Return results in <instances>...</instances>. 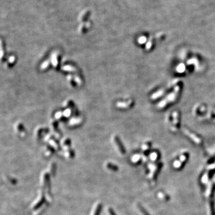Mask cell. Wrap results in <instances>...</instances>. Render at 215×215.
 Returning <instances> with one entry per match:
<instances>
[{
  "label": "cell",
  "instance_id": "cell-1",
  "mask_svg": "<svg viewBox=\"0 0 215 215\" xmlns=\"http://www.w3.org/2000/svg\"><path fill=\"white\" fill-rule=\"evenodd\" d=\"M41 184L46 192V198L48 199V203L52 201V196L50 192V175L48 172H44L41 176Z\"/></svg>",
  "mask_w": 215,
  "mask_h": 215
},
{
  "label": "cell",
  "instance_id": "cell-2",
  "mask_svg": "<svg viewBox=\"0 0 215 215\" xmlns=\"http://www.w3.org/2000/svg\"><path fill=\"white\" fill-rule=\"evenodd\" d=\"M112 142H113V143L114 145V146L115 147L116 151L119 152L120 155H124L125 154V149L122 142H121V141L117 136H114L113 138H112Z\"/></svg>",
  "mask_w": 215,
  "mask_h": 215
},
{
  "label": "cell",
  "instance_id": "cell-3",
  "mask_svg": "<svg viewBox=\"0 0 215 215\" xmlns=\"http://www.w3.org/2000/svg\"><path fill=\"white\" fill-rule=\"evenodd\" d=\"M45 195L44 191H41L39 192V195H38V198H37V200H35V201L34 202V203L32 205V208L34 209H38V208H39L40 207H41L45 203Z\"/></svg>",
  "mask_w": 215,
  "mask_h": 215
},
{
  "label": "cell",
  "instance_id": "cell-4",
  "mask_svg": "<svg viewBox=\"0 0 215 215\" xmlns=\"http://www.w3.org/2000/svg\"><path fill=\"white\" fill-rule=\"evenodd\" d=\"M179 92V88L178 87H176V89H175V92H173V93H171V94H170L169 96H167V98L166 99H165L163 101L160 102V103L158 104V107L160 108H162L164 107L167 103H169V102H171V101H173V100L175 99V98L176 96V93H177V92Z\"/></svg>",
  "mask_w": 215,
  "mask_h": 215
},
{
  "label": "cell",
  "instance_id": "cell-5",
  "mask_svg": "<svg viewBox=\"0 0 215 215\" xmlns=\"http://www.w3.org/2000/svg\"><path fill=\"white\" fill-rule=\"evenodd\" d=\"M50 126L51 129H52V131H53L54 135L57 138H59L61 136V134H60L59 131L58 130V123H57V120H56V119H52L50 121Z\"/></svg>",
  "mask_w": 215,
  "mask_h": 215
},
{
  "label": "cell",
  "instance_id": "cell-6",
  "mask_svg": "<svg viewBox=\"0 0 215 215\" xmlns=\"http://www.w3.org/2000/svg\"><path fill=\"white\" fill-rule=\"evenodd\" d=\"M133 104V102L131 100H128V101L127 102L119 101L116 103V106L118 108L124 109H128L130 108Z\"/></svg>",
  "mask_w": 215,
  "mask_h": 215
},
{
  "label": "cell",
  "instance_id": "cell-7",
  "mask_svg": "<svg viewBox=\"0 0 215 215\" xmlns=\"http://www.w3.org/2000/svg\"><path fill=\"white\" fill-rule=\"evenodd\" d=\"M83 120L81 117H74L72 118L71 120L69 121L68 124L70 126H76V125H80L82 123Z\"/></svg>",
  "mask_w": 215,
  "mask_h": 215
},
{
  "label": "cell",
  "instance_id": "cell-8",
  "mask_svg": "<svg viewBox=\"0 0 215 215\" xmlns=\"http://www.w3.org/2000/svg\"><path fill=\"white\" fill-rule=\"evenodd\" d=\"M51 63L54 68H57L59 65V56L57 52H54L51 55Z\"/></svg>",
  "mask_w": 215,
  "mask_h": 215
},
{
  "label": "cell",
  "instance_id": "cell-9",
  "mask_svg": "<svg viewBox=\"0 0 215 215\" xmlns=\"http://www.w3.org/2000/svg\"><path fill=\"white\" fill-rule=\"evenodd\" d=\"M102 209V204L100 203H98L95 204L92 210L91 215H100Z\"/></svg>",
  "mask_w": 215,
  "mask_h": 215
},
{
  "label": "cell",
  "instance_id": "cell-10",
  "mask_svg": "<svg viewBox=\"0 0 215 215\" xmlns=\"http://www.w3.org/2000/svg\"><path fill=\"white\" fill-rule=\"evenodd\" d=\"M55 149L52 148L50 145H47L44 148V155L46 157L50 158L54 153Z\"/></svg>",
  "mask_w": 215,
  "mask_h": 215
},
{
  "label": "cell",
  "instance_id": "cell-11",
  "mask_svg": "<svg viewBox=\"0 0 215 215\" xmlns=\"http://www.w3.org/2000/svg\"><path fill=\"white\" fill-rule=\"evenodd\" d=\"M62 69L63 71L68 72H77V69L75 66H72L71 65H64L62 67Z\"/></svg>",
  "mask_w": 215,
  "mask_h": 215
},
{
  "label": "cell",
  "instance_id": "cell-12",
  "mask_svg": "<svg viewBox=\"0 0 215 215\" xmlns=\"http://www.w3.org/2000/svg\"><path fill=\"white\" fill-rule=\"evenodd\" d=\"M64 154H65V157H66V158L69 160L73 159L74 157H75V153H74V151L71 148L65 149Z\"/></svg>",
  "mask_w": 215,
  "mask_h": 215
},
{
  "label": "cell",
  "instance_id": "cell-13",
  "mask_svg": "<svg viewBox=\"0 0 215 215\" xmlns=\"http://www.w3.org/2000/svg\"><path fill=\"white\" fill-rule=\"evenodd\" d=\"M71 141L70 140V139L69 138H65V139H63L61 141V146H62V148H63L64 150L68 148H71Z\"/></svg>",
  "mask_w": 215,
  "mask_h": 215
},
{
  "label": "cell",
  "instance_id": "cell-14",
  "mask_svg": "<svg viewBox=\"0 0 215 215\" xmlns=\"http://www.w3.org/2000/svg\"><path fill=\"white\" fill-rule=\"evenodd\" d=\"M66 80L68 81V83L69 85V86L72 88H75L76 87V86L77 85L76 82H75V80H74V76L72 75H68L66 77Z\"/></svg>",
  "mask_w": 215,
  "mask_h": 215
},
{
  "label": "cell",
  "instance_id": "cell-15",
  "mask_svg": "<svg viewBox=\"0 0 215 215\" xmlns=\"http://www.w3.org/2000/svg\"><path fill=\"white\" fill-rule=\"evenodd\" d=\"M48 143L49 145H50L52 148H54L55 150H59L60 149V145L58 142L56 141V140L52 137L49 140H48Z\"/></svg>",
  "mask_w": 215,
  "mask_h": 215
},
{
  "label": "cell",
  "instance_id": "cell-16",
  "mask_svg": "<svg viewBox=\"0 0 215 215\" xmlns=\"http://www.w3.org/2000/svg\"><path fill=\"white\" fill-rule=\"evenodd\" d=\"M56 165L54 162H52L48 166V173L50 176H54L56 174Z\"/></svg>",
  "mask_w": 215,
  "mask_h": 215
},
{
  "label": "cell",
  "instance_id": "cell-17",
  "mask_svg": "<svg viewBox=\"0 0 215 215\" xmlns=\"http://www.w3.org/2000/svg\"><path fill=\"white\" fill-rule=\"evenodd\" d=\"M106 168H107L108 170L112 171H116L118 170V167L116 165L110 162H107V163L106 164Z\"/></svg>",
  "mask_w": 215,
  "mask_h": 215
},
{
  "label": "cell",
  "instance_id": "cell-18",
  "mask_svg": "<svg viewBox=\"0 0 215 215\" xmlns=\"http://www.w3.org/2000/svg\"><path fill=\"white\" fill-rule=\"evenodd\" d=\"M48 206V203H45L41 207H40L39 208H38V209H37V212L35 213V215H41L43 214V213L44 212V211L47 209Z\"/></svg>",
  "mask_w": 215,
  "mask_h": 215
},
{
  "label": "cell",
  "instance_id": "cell-19",
  "mask_svg": "<svg viewBox=\"0 0 215 215\" xmlns=\"http://www.w3.org/2000/svg\"><path fill=\"white\" fill-rule=\"evenodd\" d=\"M63 106L65 107H66V108L73 109L74 108V107H75V105H74L73 101L71 100H65L64 102Z\"/></svg>",
  "mask_w": 215,
  "mask_h": 215
},
{
  "label": "cell",
  "instance_id": "cell-20",
  "mask_svg": "<svg viewBox=\"0 0 215 215\" xmlns=\"http://www.w3.org/2000/svg\"><path fill=\"white\" fill-rule=\"evenodd\" d=\"M51 63L50 59H47L46 61H44L41 65V70H46L49 67L50 64Z\"/></svg>",
  "mask_w": 215,
  "mask_h": 215
},
{
  "label": "cell",
  "instance_id": "cell-21",
  "mask_svg": "<svg viewBox=\"0 0 215 215\" xmlns=\"http://www.w3.org/2000/svg\"><path fill=\"white\" fill-rule=\"evenodd\" d=\"M73 76H74V80H75V82H76L77 85L81 86V85H83V80H82L81 78L80 77V75H78V74H74Z\"/></svg>",
  "mask_w": 215,
  "mask_h": 215
},
{
  "label": "cell",
  "instance_id": "cell-22",
  "mask_svg": "<svg viewBox=\"0 0 215 215\" xmlns=\"http://www.w3.org/2000/svg\"><path fill=\"white\" fill-rule=\"evenodd\" d=\"M47 132V129H45V128H41V129H39L38 130H37V133H36V136L38 138H39L41 136H42V133H46Z\"/></svg>",
  "mask_w": 215,
  "mask_h": 215
},
{
  "label": "cell",
  "instance_id": "cell-23",
  "mask_svg": "<svg viewBox=\"0 0 215 215\" xmlns=\"http://www.w3.org/2000/svg\"><path fill=\"white\" fill-rule=\"evenodd\" d=\"M140 160V156L138 154H135L131 158V161L132 163L136 164L138 163Z\"/></svg>",
  "mask_w": 215,
  "mask_h": 215
},
{
  "label": "cell",
  "instance_id": "cell-24",
  "mask_svg": "<svg viewBox=\"0 0 215 215\" xmlns=\"http://www.w3.org/2000/svg\"><path fill=\"white\" fill-rule=\"evenodd\" d=\"M72 113V109L69 108H66V109L64 111H63V116L65 117H69L71 115Z\"/></svg>",
  "mask_w": 215,
  "mask_h": 215
},
{
  "label": "cell",
  "instance_id": "cell-25",
  "mask_svg": "<svg viewBox=\"0 0 215 215\" xmlns=\"http://www.w3.org/2000/svg\"><path fill=\"white\" fill-rule=\"evenodd\" d=\"M63 116V112L62 111H57V112H56L55 114V119L56 120H60V119L62 118V116Z\"/></svg>",
  "mask_w": 215,
  "mask_h": 215
},
{
  "label": "cell",
  "instance_id": "cell-26",
  "mask_svg": "<svg viewBox=\"0 0 215 215\" xmlns=\"http://www.w3.org/2000/svg\"><path fill=\"white\" fill-rule=\"evenodd\" d=\"M107 213L108 215H116V213H115L114 210L112 208H110V207H108L107 208Z\"/></svg>",
  "mask_w": 215,
  "mask_h": 215
},
{
  "label": "cell",
  "instance_id": "cell-27",
  "mask_svg": "<svg viewBox=\"0 0 215 215\" xmlns=\"http://www.w3.org/2000/svg\"><path fill=\"white\" fill-rule=\"evenodd\" d=\"M146 39L145 37H142L139 38V39H138V43L140 44H144V43L146 42Z\"/></svg>",
  "mask_w": 215,
  "mask_h": 215
}]
</instances>
